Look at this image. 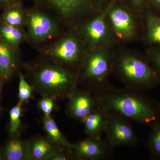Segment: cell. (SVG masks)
Here are the masks:
<instances>
[{"mask_svg": "<svg viewBox=\"0 0 160 160\" xmlns=\"http://www.w3.org/2000/svg\"><path fill=\"white\" fill-rule=\"evenodd\" d=\"M19 85L18 98L22 103L31 98L32 95V87L27 82L25 75L20 71L18 74Z\"/></svg>", "mask_w": 160, "mask_h": 160, "instance_id": "obj_23", "label": "cell"}, {"mask_svg": "<svg viewBox=\"0 0 160 160\" xmlns=\"http://www.w3.org/2000/svg\"><path fill=\"white\" fill-rule=\"evenodd\" d=\"M109 112L104 133L106 142L113 149L118 146L135 147L139 140L128 119Z\"/></svg>", "mask_w": 160, "mask_h": 160, "instance_id": "obj_10", "label": "cell"}, {"mask_svg": "<svg viewBox=\"0 0 160 160\" xmlns=\"http://www.w3.org/2000/svg\"><path fill=\"white\" fill-rule=\"evenodd\" d=\"M39 107L42 112L45 116H51L54 109V102L53 98L48 96H44L39 102Z\"/></svg>", "mask_w": 160, "mask_h": 160, "instance_id": "obj_25", "label": "cell"}, {"mask_svg": "<svg viewBox=\"0 0 160 160\" xmlns=\"http://www.w3.org/2000/svg\"><path fill=\"white\" fill-rule=\"evenodd\" d=\"M68 97L67 113L71 118L81 121L99 107L93 93L86 89H78L77 86Z\"/></svg>", "mask_w": 160, "mask_h": 160, "instance_id": "obj_12", "label": "cell"}, {"mask_svg": "<svg viewBox=\"0 0 160 160\" xmlns=\"http://www.w3.org/2000/svg\"><path fill=\"white\" fill-rule=\"evenodd\" d=\"M159 106H160V103H159Z\"/></svg>", "mask_w": 160, "mask_h": 160, "instance_id": "obj_31", "label": "cell"}, {"mask_svg": "<svg viewBox=\"0 0 160 160\" xmlns=\"http://www.w3.org/2000/svg\"><path fill=\"white\" fill-rule=\"evenodd\" d=\"M112 74L125 87L140 91L160 85V78L149 59L134 52H114Z\"/></svg>", "mask_w": 160, "mask_h": 160, "instance_id": "obj_3", "label": "cell"}, {"mask_svg": "<svg viewBox=\"0 0 160 160\" xmlns=\"http://www.w3.org/2000/svg\"><path fill=\"white\" fill-rule=\"evenodd\" d=\"M107 7L73 29L87 50L110 47L114 44V36L107 19Z\"/></svg>", "mask_w": 160, "mask_h": 160, "instance_id": "obj_9", "label": "cell"}, {"mask_svg": "<svg viewBox=\"0 0 160 160\" xmlns=\"http://www.w3.org/2000/svg\"><path fill=\"white\" fill-rule=\"evenodd\" d=\"M136 11L142 12L146 8V0H120Z\"/></svg>", "mask_w": 160, "mask_h": 160, "instance_id": "obj_26", "label": "cell"}, {"mask_svg": "<svg viewBox=\"0 0 160 160\" xmlns=\"http://www.w3.org/2000/svg\"><path fill=\"white\" fill-rule=\"evenodd\" d=\"M145 25L144 40L149 46H160V16L148 8L143 11Z\"/></svg>", "mask_w": 160, "mask_h": 160, "instance_id": "obj_15", "label": "cell"}, {"mask_svg": "<svg viewBox=\"0 0 160 160\" xmlns=\"http://www.w3.org/2000/svg\"><path fill=\"white\" fill-rule=\"evenodd\" d=\"M86 50L74 30H66L40 56L77 73Z\"/></svg>", "mask_w": 160, "mask_h": 160, "instance_id": "obj_7", "label": "cell"}, {"mask_svg": "<svg viewBox=\"0 0 160 160\" xmlns=\"http://www.w3.org/2000/svg\"><path fill=\"white\" fill-rule=\"evenodd\" d=\"M43 124L45 131L52 143L64 149L72 150V144L69 143L64 137L51 116H44Z\"/></svg>", "mask_w": 160, "mask_h": 160, "instance_id": "obj_20", "label": "cell"}, {"mask_svg": "<svg viewBox=\"0 0 160 160\" xmlns=\"http://www.w3.org/2000/svg\"><path fill=\"white\" fill-rule=\"evenodd\" d=\"M26 42L40 52L66 30L48 12L34 6L26 8Z\"/></svg>", "mask_w": 160, "mask_h": 160, "instance_id": "obj_6", "label": "cell"}, {"mask_svg": "<svg viewBox=\"0 0 160 160\" xmlns=\"http://www.w3.org/2000/svg\"><path fill=\"white\" fill-rule=\"evenodd\" d=\"M27 143L28 159L50 160L57 150L51 141L38 138Z\"/></svg>", "mask_w": 160, "mask_h": 160, "instance_id": "obj_16", "label": "cell"}, {"mask_svg": "<svg viewBox=\"0 0 160 160\" xmlns=\"http://www.w3.org/2000/svg\"><path fill=\"white\" fill-rule=\"evenodd\" d=\"M22 103L19 102L9 111V122L8 133L9 137L18 136L21 128V115Z\"/></svg>", "mask_w": 160, "mask_h": 160, "instance_id": "obj_21", "label": "cell"}, {"mask_svg": "<svg viewBox=\"0 0 160 160\" xmlns=\"http://www.w3.org/2000/svg\"><path fill=\"white\" fill-rule=\"evenodd\" d=\"M0 20L10 26L25 29L26 8H24L23 3L10 6L3 10Z\"/></svg>", "mask_w": 160, "mask_h": 160, "instance_id": "obj_18", "label": "cell"}, {"mask_svg": "<svg viewBox=\"0 0 160 160\" xmlns=\"http://www.w3.org/2000/svg\"><path fill=\"white\" fill-rule=\"evenodd\" d=\"M114 149L102 138L88 137L72 147L74 157L81 160L108 159L112 157Z\"/></svg>", "mask_w": 160, "mask_h": 160, "instance_id": "obj_11", "label": "cell"}, {"mask_svg": "<svg viewBox=\"0 0 160 160\" xmlns=\"http://www.w3.org/2000/svg\"><path fill=\"white\" fill-rule=\"evenodd\" d=\"M34 6L52 16L65 30L100 14L112 0H32Z\"/></svg>", "mask_w": 160, "mask_h": 160, "instance_id": "obj_4", "label": "cell"}, {"mask_svg": "<svg viewBox=\"0 0 160 160\" xmlns=\"http://www.w3.org/2000/svg\"><path fill=\"white\" fill-rule=\"evenodd\" d=\"M151 129V132L147 140V146L152 158L160 160V123Z\"/></svg>", "mask_w": 160, "mask_h": 160, "instance_id": "obj_22", "label": "cell"}, {"mask_svg": "<svg viewBox=\"0 0 160 160\" xmlns=\"http://www.w3.org/2000/svg\"><path fill=\"white\" fill-rule=\"evenodd\" d=\"M23 0H0V9L4 10L10 6L21 4Z\"/></svg>", "mask_w": 160, "mask_h": 160, "instance_id": "obj_28", "label": "cell"}, {"mask_svg": "<svg viewBox=\"0 0 160 160\" xmlns=\"http://www.w3.org/2000/svg\"><path fill=\"white\" fill-rule=\"evenodd\" d=\"M146 8L151 9L160 16V0H146Z\"/></svg>", "mask_w": 160, "mask_h": 160, "instance_id": "obj_27", "label": "cell"}, {"mask_svg": "<svg viewBox=\"0 0 160 160\" xmlns=\"http://www.w3.org/2000/svg\"><path fill=\"white\" fill-rule=\"evenodd\" d=\"M109 114V112L99 106L82 120L85 133L88 137L101 138L105 132Z\"/></svg>", "mask_w": 160, "mask_h": 160, "instance_id": "obj_14", "label": "cell"}, {"mask_svg": "<svg viewBox=\"0 0 160 160\" xmlns=\"http://www.w3.org/2000/svg\"><path fill=\"white\" fill-rule=\"evenodd\" d=\"M22 64L19 48L11 47L0 38V78L5 83L18 74Z\"/></svg>", "mask_w": 160, "mask_h": 160, "instance_id": "obj_13", "label": "cell"}, {"mask_svg": "<svg viewBox=\"0 0 160 160\" xmlns=\"http://www.w3.org/2000/svg\"><path fill=\"white\" fill-rule=\"evenodd\" d=\"M0 38L8 45L19 48L20 45L26 42V30L23 28L10 26L0 20Z\"/></svg>", "mask_w": 160, "mask_h": 160, "instance_id": "obj_17", "label": "cell"}, {"mask_svg": "<svg viewBox=\"0 0 160 160\" xmlns=\"http://www.w3.org/2000/svg\"><path fill=\"white\" fill-rule=\"evenodd\" d=\"M93 94L99 106L109 112L151 128L160 123L159 104L143 91L111 85Z\"/></svg>", "mask_w": 160, "mask_h": 160, "instance_id": "obj_1", "label": "cell"}, {"mask_svg": "<svg viewBox=\"0 0 160 160\" xmlns=\"http://www.w3.org/2000/svg\"><path fill=\"white\" fill-rule=\"evenodd\" d=\"M22 66L32 84L44 96H68L77 86V73L41 56Z\"/></svg>", "mask_w": 160, "mask_h": 160, "instance_id": "obj_2", "label": "cell"}, {"mask_svg": "<svg viewBox=\"0 0 160 160\" xmlns=\"http://www.w3.org/2000/svg\"><path fill=\"white\" fill-rule=\"evenodd\" d=\"M142 12L136 11L120 0H112L107 7V19L115 41L131 42L140 35V17Z\"/></svg>", "mask_w": 160, "mask_h": 160, "instance_id": "obj_8", "label": "cell"}, {"mask_svg": "<svg viewBox=\"0 0 160 160\" xmlns=\"http://www.w3.org/2000/svg\"><path fill=\"white\" fill-rule=\"evenodd\" d=\"M6 160H23L27 159V143L18 136L9 137L4 146Z\"/></svg>", "mask_w": 160, "mask_h": 160, "instance_id": "obj_19", "label": "cell"}, {"mask_svg": "<svg viewBox=\"0 0 160 160\" xmlns=\"http://www.w3.org/2000/svg\"><path fill=\"white\" fill-rule=\"evenodd\" d=\"M146 52V56L160 78V46H150Z\"/></svg>", "mask_w": 160, "mask_h": 160, "instance_id": "obj_24", "label": "cell"}, {"mask_svg": "<svg viewBox=\"0 0 160 160\" xmlns=\"http://www.w3.org/2000/svg\"><path fill=\"white\" fill-rule=\"evenodd\" d=\"M5 82L3 81L0 78V118L2 116V106H1V95H2V91L3 86Z\"/></svg>", "mask_w": 160, "mask_h": 160, "instance_id": "obj_29", "label": "cell"}, {"mask_svg": "<svg viewBox=\"0 0 160 160\" xmlns=\"http://www.w3.org/2000/svg\"><path fill=\"white\" fill-rule=\"evenodd\" d=\"M112 46L87 50L77 73V82L92 93L111 86L109 82L112 74L114 52Z\"/></svg>", "mask_w": 160, "mask_h": 160, "instance_id": "obj_5", "label": "cell"}, {"mask_svg": "<svg viewBox=\"0 0 160 160\" xmlns=\"http://www.w3.org/2000/svg\"><path fill=\"white\" fill-rule=\"evenodd\" d=\"M0 160H6L4 146H0Z\"/></svg>", "mask_w": 160, "mask_h": 160, "instance_id": "obj_30", "label": "cell"}]
</instances>
